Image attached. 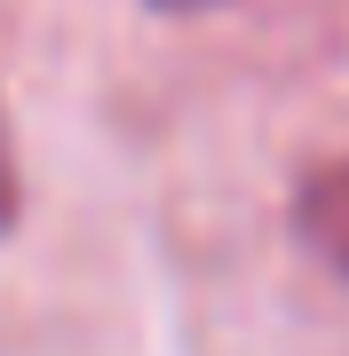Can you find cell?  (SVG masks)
<instances>
[{
    "mask_svg": "<svg viewBox=\"0 0 349 356\" xmlns=\"http://www.w3.org/2000/svg\"><path fill=\"white\" fill-rule=\"evenodd\" d=\"M294 238L349 285V151L294 182Z\"/></svg>",
    "mask_w": 349,
    "mask_h": 356,
    "instance_id": "cell-1",
    "label": "cell"
},
{
    "mask_svg": "<svg viewBox=\"0 0 349 356\" xmlns=\"http://www.w3.org/2000/svg\"><path fill=\"white\" fill-rule=\"evenodd\" d=\"M24 214V175H16V151H8V119H0V238Z\"/></svg>",
    "mask_w": 349,
    "mask_h": 356,
    "instance_id": "cell-2",
    "label": "cell"
},
{
    "mask_svg": "<svg viewBox=\"0 0 349 356\" xmlns=\"http://www.w3.org/2000/svg\"><path fill=\"white\" fill-rule=\"evenodd\" d=\"M151 8H167V16H191V8H222V0H151Z\"/></svg>",
    "mask_w": 349,
    "mask_h": 356,
    "instance_id": "cell-3",
    "label": "cell"
}]
</instances>
